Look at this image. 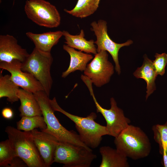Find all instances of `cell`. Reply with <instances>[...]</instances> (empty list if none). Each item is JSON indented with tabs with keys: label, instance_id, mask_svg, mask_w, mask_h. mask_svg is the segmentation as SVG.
Instances as JSON below:
<instances>
[{
	"label": "cell",
	"instance_id": "19",
	"mask_svg": "<svg viewBox=\"0 0 167 167\" xmlns=\"http://www.w3.org/2000/svg\"><path fill=\"white\" fill-rule=\"evenodd\" d=\"M62 33L66 41L65 43L69 47L87 53L95 55L97 53L94 40H87L84 37L85 35L83 29H81L79 34L77 35H72L65 30L62 31Z\"/></svg>",
	"mask_w": 167,
	"mask_h": 167
},
{
	"label": "cell",
	"instance_id": "1",
	"mask_svg": "<svg viewBox=\"0 0 167 167\" xmlns=\"http://www.w3.org/2000/svg\"><path fill=\"white\" fill-rule=\"evenodd\" d=\"M114 142L116 149L127 157L137 160L148 156L151 145L146 134L139 127L129 124Z\"/></svg>",
	"mask_w": 167,
	"mask_h": 167
},
{
	"label": "cell",
	"instance_id": "15",
	"mask_svg": "<svg viewBox=\"0 0 167 167\" xmlns=\"http://www.w3.org/2000/svg\"><path fill=\"white\" fill-rule=\"evenodd\" d=\"M63 48L69 54L70 60L68 68L62 73V78L66 77L71 73L77 70L84 71L88 62L93 58L92 55L84 53L81 51H76L66 45H64Z\"/></svg>",
	"mask_w": 167,
	"mask_h": 167
},
{
	"label": "cell",
	"instance_id": "7",
	"mask_svg": "<svg viewBox=\"0 0 167 167\" xmlns=\"http://www.w3.org/2000/svg\"><path fill=\"white\" fill-rule=\"evenodd\" d=\"M81 79L89 91L95 105L96 112L101 113L106 121V126L108 135L115 138L117 137L130 124L131 120L125 117L123 110L118 107L117 102L113 97L110 99V109H107L103 108L95 97L91 80L84 75L81 77Z\"/></svg>",
	"mask_w": 167,
	"mask_h": 167
},
{
	"label": "cell",
	"instance_id": "12",
	"mask_svg": "<svg viewBox=\"0 0 167 167\" xmlns=\"http://www.w3.org/2000/svg\"><path fill=\"white\" fill-rule=\"evenodd\" d=\"M30 132L45 167L50 166L54 163V152L59 141L54 135L36 129Z\"/></svg>",
	"mask_w": 167,
	"mask_h": 167
},
{
	"label": "cell",
	"instance_id": "23",
	"mask_svg": "<svg viewBox=\"0 0 167 167\" xmlns=\"http://www.w3.org/2000/svg\"><path fill=\"white\" fill-rule=\"evenodd\" d=\"M152 130L154 139L159 144L160 153L162 154L163 152L167 151V121L163 125H153Z\"/></svg>",
	"mask_w": 167,
	"mask_h": 167
},
{
	"label": "cell",
	"instance_id": "13",
	"mask_svg": "<svg viewBox=\"0 0 167 167\" xmlns=\"http://www.w3.org/2000/svg\"><path fill=\"white\" fill-rule=\"evenodd\" d=\"M29 54L26 49L18 44L14 36L9 34L0 35V62L18 60L23 62Z\"/></svg>",
	"mask_w": 167,
	"mask_h": 167
},
{
	"label": "cell",
	"instance_id": "14",
	"mask_svg": "<svg viewBox=\"0 0 167 167\" xmlns=\"http://www.w3.org/2000/svg\"><path fill=\"white\" fill-rule=\"evenodd\" d=\"M34 43L35 47L42 51L51 53L52 48L58 42L63 36L62 31H57L37 34L31 32L26 33Z\"/></svg>",
	"mask_w": 167,
	"mask_h": 167
},
{
	"label": "cell",
	"instance_id": "4",
	"mask_svg": "<svg viewBox=\"0 0 167 167\" xmlns=\"http://www.w3.org/2000/svg\"><path fill=\"white\" fill-rule=\"evenodd\" d=\"M5 132L16 156L21 158L28 166L45 167L30 131H22L14 127L8 126Z\"/></svg>",
	"mask_w": 167,
	"mask_h": 167
},
{
	"label": "cell",
	"instance_id": "24",
	"mask_svg": "<svg viewBox=\"0 0 167 167\" xmlns=\"http://www.w3.org/2000/svg\"><path fill=\"white\" fill-rule=\"evenodd\" d=\"M17 156L8 139L0 143V166L8 167L11 161Z\"/></svg>",
	"mask_w": 167,
	"mask_h": 167
},
{
	"label": "cell",
	"instance_id": "17",
	"mask_svg": "<svg viewBox=\"0 0 167 167\" xmlns=\"http://www.w3.org/2000/svg\"><path fill=\"white\" fill-rule=\"evenodd\" d=\"M144 60L142 65L138 67L133 73L137 78L143 79L146 82L147 86L146 100L156 90L155 81L157 76L154 69L153 61L148 58L146 54L143 56Z\"/></svg>",
	"mask_w": 167,
	"mask_h": 167
},
{
	"label": "cell",
	"instance_id": "5",
	"mask_svg": "<svg viewBox=\"0 0 167 167\" xmlns=\"http://www.w3.org/2000/svg\"><path fill=\"white\" fill-rule=\"evenodd\" d=\"M53 61L51 53L35 47L21 65V70L30 74L38 80L49 96L53 82L50 73Z\"/></svg>",
	"mask_w": 167,
	"mask_h": 167
},
{
	"label": "cell",
	"instance_id": "9",
	"mask_svg": "<svg viewBox=\"0 0 167 167\" xmlns=\"http://www.w3.org/2000/svg\"><path fill=\"white\" fill-rule=\"evenodd\" d=\"M91 25V29L94 32L96 38L94 43L97 45V53L101 51L108 52L115 63V70L118 74L120 75L121 71L118 58L119 50L123 47L130 45L133 43V41L129 40L121 44L114 42L108 34L107 23L104 20L100 19L97 22L93 21Z\"/></svg>",
	"mask_w": 167,
	"mask_h": 167
},
{
	"label": "cell",
	"instance_id": "2",
	"mask_svg": "<svg viewBox=\"0 0 167 167\" xmlns=\"http://www.w3.org/2000/svg\"><path fill=\"white\" fill-rule=\"evenodd\" d=\"M50 101L54 111L61 112L75 123L81 139L90 148H97L101 143L102 136L108 135L106 126L101 125L95 121L97 117L95 113L92 112L86 117H81L63 109L58 104L55 97L50 99Z\"/></svg>",
	"mask_w": 167,
	"mask_h": 167
},
{
	"label": "cell",
	"instance_id": "8",
	"mask_svg": "<svg viewBox=\"0 0 167 167\" xmlns=\"http://www.w3.org/2000/svg\"><path fill=\"white\" fill-rule=\"evenodd\" d=\"M24 10L28 18L38 25L47 28L58 27L61 16L56 7L44 0H28Z\"/></svg>",
	"mask_w": 167,
	"mask_h": 167
},
{
	"label": "cell",
	"instance_id": "21",
	"mask_svg": "<svg viewBox=\"0 0 167 167\" xmlns=\"http://www.w3.org/2000/svg\"><path fill=\"white\" fill-rule=\"evenodd\" d=\"M0 75V98H7V100L12 104L18 101L19 99L17 95L19 87L15 84L10 79L9 75Z\"/></svg>",
	"mask_w": 167,
	"mask_h": 167
},
{
	"label": "cell",
	"instance_id": "6",
	"mask_svg": "<svg viewBox=\"0 0 167 167\" xmlns=\"http://www.w3.org/2000/svg\"><path fill=\"white\" fill-rule=\"evenodd\" d=\"M96 158L91 148L59 141L54 163L63 164L65 167H89Z\"/></svg>",
	"mask_w": 167,
	"mask_h": 167
},
{
	"label": "cell",
	"instance_id": "16",
	"mask_svg": "<svg viewBox=\"0 0 167 167\" xmlns=\"http://www.w3.org/2000/svg\"><path fill=\"white\" fill-rule=\"evenodd\" d=\"M17 95L20 102L19 110L21 117L42 115L40 105L33 93L19 88Z\"/></svg>",
	"mask_w": 167,
	"mask_h": 167
},
{
	"label": "cell",
	"instance_id": "18",
	"mask_svg": "<svg viewBox=\"0 0 167 167\" xmlns=\"http://www.w3.org/2000/svg\"><path fill=\"white\" fill-rule=\"evenodd\" d=\"M99 152L102 156L100 167H129L127 157L116 149L109 146L101 147Z\"/></svg>",
	"mask_w": 167,
	"mask_h": 167
},
{
	"label": "cell",
	"instance_id": "26",
	"mask_svg": "<svg viewBox=\"0 0 167 167\" xmlns=\"http://www.w3.org/2000/svg\"><path fill=\"white\" fill-rule=\"evenodd\" d=\"M28 166L25 162L19 157L16 156L9 164L8 167H24Z\"/></svg>",
	"mask_w": 167,
	"mask_h": 167
},
{
	"label": "cell",
	"instance_id": "25",
	"mask_svg": "<svg viewBox=\"0 0 167 167\" xmlns=\"http://www.w3.org/2000/svg\"><path fill=\"white\" fill-rule=\"evenodd\" d=\"M155 57V59L152 61L155 71L157 75L162 76L165 73V67L167 64V54L156 53Z\"/></svg>",
	"mask_w": 167,
	"mask_h": 167
},
{
	"label": "cell",
	"instance_id": "3",
	"mask_svg": "<svg viewBox=\"0 0 167 167\" xmlns=\"http://www.w3.org/2000/svg\"><path fill=\"white\" fill-rule=\"evenodd\" d=\"M40 107L47 128L42 130L55 137L59 142L72 144L90 148L81 139L78 134L74 131L67 130L60 123L54 114L50 104L49 96L43 91L33 93Z\"/></svg>",
	"mask_w": 167,
	"mask_h": 167
},
{
	"label": "cell",
	"instance_id": "28",
	"mask_svg": "<svg viewBox=\"0 0 167 167\" xmlns=\"http://www.w3.org/2000/svg\"><path fill=\"white\" fill-rule=\"evenodd\" d=\"M163 165L164 167H167V151L164 152L162 154Z\"/></svg>",
	"mask_w": 167,
	"mask_h": 167
},
{
	"label": "cell",
	"instance_id": "22",
	"mask_svg": "<svg viewBox=\"0 0 167 167\" xmlns=\"http://www.w3.org/2000/svg\"><path fill=\"white\" fill-rule=\"evenodd\" d=\"M16 126L18 129L26 131L37 128L42 131L46 129L47 126L43 116L39 115L22 117L17 122Z\"/></svg>",
	"mask_w": 167,
	"mask_h": 167
},
{
	"label": "cell",
	"instance_id": "11",
	"mask_svg": "<svg viewBox=\"0 0 167 167\" xmlns=\"http://www.w3.org/2000/svg\"><path fill=\"white\" fill-rule=\"evenodd\" d=\"M22 63L18 60L9 62H0V68L9 72L10 79L22 89L33 93L44 91L41 84L32 75L21 70Z\"/></svg>",
	"mask_w": 167,
	"mask_h": 167
},
{
	"label": "cell",
	"instance_id": "20",
	"mask_svg": "<svg viewBox=\"0 0 167 167\" xmlns=\"http://www.w3.org/2000/svg\"><path fill=\"white\" fill-rule=\"evenodd\" d=\"M100 0H78L71 10H64L66 13L76 17L83 18L93 14L99 7Z\"/></svg>",
	"mask_w": 167,
	"mask_h": 167
},
{
	"label": "cell",
	"instance_id": "27",
	"mask_svg": "<svg viewBox=\"0 0 167 167\" xmlns=\"http://www.w3.org/2000/svg\"><path fill=\"white\" fill-rule=\"evenodd\" d=\"M2 117L6 119H10L13 116V112L12 109L9 108H5L2 109Z\"/></svg>",
	"mask_w": 167,
	"mask_h": 167
},
{
	"label": "cell",
	"instance_id": "10",
	"mask_svg": "<svg viewBox=\"0 0 167 167\" xmlns=\"http://www.w3.org/2000/svg\"><path fill=\"white\" fill-rule=\"evenodd\" d=\"M113 73V66L108 60V55L105 51H101L95 54L84 71V75L98 87L109 83Z\"/></svg>",
	"mask_w": 167,
	"mask_h": 167
}]
</instances>
